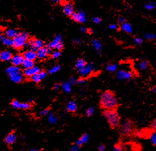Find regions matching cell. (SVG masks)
<instances>
[{"label": "cell", "mask_w": 156, "mask_h": 151, "mask_svg": "<svg viewBox=\"0 0 156 151\" xmlns=\"http://www.w3.org/2000/svg\"><path fill=\"white\" fill-rule=\"evenodd\" d=\"M63 12L66 16H70L71 14L74 12V7L73 5L69 1H64L62 3Z\"/></svg>", "instance_id": "cell-8"}, {"label": "cell", "mask_w": 156, "mask_h": 151, "mask_svg": "<svg viewBox=\"0 0 156 151\" xmlns=\"http://www.w3.org/2000/svg\"><path fill=\"white\" fill-rule=\"evenodd\" d=\"M103 114L112 128H117L120 126V116L116 109L105 110Z\"/></svg>", "instance_id": "cell-2"}, {"label": "cell", "mask_w": 156, "mask_h": 151, "mask_svg": "<svg viewBox=\"0 0 156 151\" xmlns=\"http://www.w3.org/2000/svg\"><path fill=\"white\" fill-rule=\"evenodd\" d=\"M145 37L147 39H154L155 35L153 33H146L145 35Z\"/></svg>", "instance_id": "cell-33"}, {"label": "cell", "mask_w": 156, "mask_h": 151, "mask_svg": "<svg viewBox=\"0 0 156 151\" xmlns=\"http://www.w3.org/2000/svg\"><path fill=\"white\" fill-rule=\"evenodd\" d=\"M133 129V122L130 120H127V121L124 122L120 127V132L124 135H130L132 133Z\"/></svg>", "instance_id": "cell-4"}, {"label": "cell", "mask_w": 156, "mask_h": 151, "mask_svg": "<svg viewBox=\"0 0 156 151\" xmlns=\"http://www.w3.org/2000/svg\"><path fill=\"white\" fill-rule=\"evenodd\" d=\"M100 106L105 110L116 109L118 106V102L114 92L110 90H106L101 93Z\"/></svg>", "instance_id": "cell-1"}, {"label": "cell", "mask_w": 156, "mask_h": 151, "mask_svg": "<svg viewBox=\"0 0 156 151\" xmlns=\"http://www.w3.org/2000/svg\"><path fill=\"white\" fill-rule=\"evenodd\" d=\"M108 28L111 29V30H116V29H117V25L114 24H112L108 26Z\"/></svg>", "instance_id": "cell-41"}, {"label": "cell", "mask_w": 156, "mask_h": 151, "mask_svg": "<svg viewBox=\"0 0 156 151\" xmlns=\"http://www.w3.org/2000/svg\"><path fill=\"white\" fill-rule=\"evenodd\" d=\"M151 91H152V92L153 91V92H155V86L152 88V89H151Z\"/></svg>", "instance_id": "cell-48"}, {"label": "cell", "mask_w": 156, "mask_h": 151, "mask_svg": "<svg viewBox=\"0 0 156 151\" xmlns=\"http://www.w3.org/2000/svg\"><path fill=\"white\" fill-rule=\"evenodd\" d=\"M80 30L81 31V32H82V33H85V32H86L87 29H86L84 27H81V28H80Z\"/></svg>", "instance_id": "cell-45"}, {"label": "cell", "mask_w": 156, "mask_h": 151, "mask_svg": "<svg viewBox=\"0 0 156 151\" xmlns=\"http://www.w3.org/2000/svg\"><path fill=\"white\" fill-rule=\"evenodd\" d=\"M86 32H88V33H89V34H92V33H93V30H92L91 28H89V29H88V30H87Z\"/></svg>", "instance_id": "cell-44"}, {"label": "cell", "mask_w": 156, "mask_h": 151, "mask_svg": "<svg viewBox=\"0 0 156 151\" xmlns=\"http://www.w3.org/2000/svg\"><path fill=\"white\" fill-rule=\"evenodd\" d=\"M134 43H136L137 45H141L143 43V39L139 37H134Z\"/></svg>", "instance_id": "cell-35"}, {"label": "cell", "mask_w": 156, "mask_h": 151, "mask_svg": "<svg viewBox=\"0 0 156 151\" xmlns=\"http://www.w3.org/2000/svg\"><path fill=\"white\" fill-rule=\"evenodd\" d=\"M12 57V54L8 50H3L0 52V60L7 62L10 60Z\"/></svg>", "instance_id": "cell-16"}, {"label": "cell", "mask_w": 156, "mask_h": 151, "mask_svg": "<svg viewBox=\"0 0 156 151\" xmlns=\"http://www.w3.org/2000/svg\"><path fill=\"white\" fill-rule=\"evenodd\" d=\"M152 126V128H153V129H154V130H155V128H156V122H155V120H153V121Z\"/></svg>", "instance_id": "cell-43"}, {"label": "cell", "mask_w": 156, "mask_h": 151, "mask_svg": "<svg viewBox=\"0 0 156 151\" xmlns=\"http://www.w3.org/2000/svg\"><path fill=\"white\" fill-rule=\"evenodd\" d=\"M59 86H60V85H58V84H57V85H56L55 86H54V87H55L54 88H56V89H58V88H59Z\"/></svg>", "instance_id": "cell-47"}, {"label": "cell", "mask_w": 156, "mask_h": 151, "mask_svg": "<svg viewBox=\"0 0 156 151\" xmlns=\"http://www.w3.org/2000/svg\"><path fill=\"white\" fill-rule=\"evenodd\" d=\"M86 65V62L84 60V59L82 58H80L78 59L77 61L76 62V64H75V68H76L78 70L81 71L85 68Z\"/></svg>", "instance_id": "cell-21"}, {"label": "cell", "mask_w": 156, "mask_h": 151, "mask_svg": "<svg viewBox=\"0 0 156 151\" xmlns=\"http://www.w3.org/2000/svg\"><path fill=\"white\" fill-rule=\"evenodd\" d=\"M67 111L70 112H75L77 110V105L75 101H71L67 104L66 107Z\"/></svg>", "instance_id": "cell-20"}, {"label": "cell", "mask_w": 156, "mask_h": 151, "mask_svg": "<svg viewBox=\"0 0 156 151\" xmlns=\"http://www.w3.org/2000/svg\"><path fill=\"white\" fill-rule=\"evenodd\" d=\"M73 21L77 22L79 23H84L86 22V14L83 11H78L73 12L70 16Z\"/></svg>", "instance_id": "cell-5"}, {"label": "cell", "mask_w": 156, "mask_h": 151, "mask_svg": "<svg viewBox=\"0 0 156 151\" xmlns=\"http://www.w3.org/2000/svg\"><path fill=\"white\" fill-rule=\"evenodd\" d=\"M148 62L147 61L141 62L139 65V68H140L141 69H143V70H144V69H146V68H148Z\"/></svg>", "instance_id": "cell-27"}, {"label": "cell", "mask_w": 156, "mask_h": 151, "mask_svg": "<svg viewBox=\"0 0 156 151\" xmlns=\"http://www.w3.org/2000/svg\"><path fill=\"white\" fill-rule=\"evenodd\" d=\"M61 42V37L60 35H57L54 38L52 41L50 42L48 44V47H49L51 49H56V47H57V45Z\"/></svg>", "instance_id": "cell-18"}, {"label": "cell", "mask_w": 156, "mask_h": 151, "mask_svg": "<svg viewBox=\"0 0 156 151\" xmlns=\"http://www.w3.org/2000/svg\"><path fill=\"white\" fill-rule=\"evenodd\" d=\"M61 0H52L54 3H58V2H60Z\"/></svg>", "instance_id": "cell-46"}, {"label": "cell", "mask_w": 156, "mask_h": 151, "mask_svg": "<svg viewBox=\"0 0 156 151\" xmlns=\"http://www.w3.org/2000/svg\"><path fill=\"white\" fill-rule=\"evenodd\" d=\"M105 147L104 145H101L100 146H99V147H98V149L99 150H100V151H103L105 150Z\"/></svg>", "instance_id": "cell-42"}, {"label": "cell", "mask_w": 156, "mask_h": 151, "mask_svg": "<svg viewBox=\"0 0 156 151\" xmlns=\"http://www.w3.org/2000/svg\"><path fill=\"white\" fill-rule=\"evenodd\" d=\"M22 66H23V68L24 69L26 68H32L34 66V62L32 60H27V59H24L22 64Z\"/></svg>", "instance_id": "cell-23"}, {"label": "cell", "mask_w": 156, "mask_h": 151, "mask_svg": "<svg viewBox=\"0 0 156 151\" xmlns=\"http://www.w3.org/2000/svg\"><path fill=\"white\" fill-rule=\"evenodd\" d=\"M9 77H10L11 80L15 83H20L22 81L23 75L22 74L20 73V71L15 72L11 74H9Z\"/></svg>", "instance_id": "cell-12"}, {"label": "cell", "mask_w": 156, "mask_h": 151, "mask_svg": "<svg viewBox=\"0 0 156 151\" xmlns=\"http://www.w3.org/2000/svg\"><path fill=\"white\" fill-rule=\"evenodd\" d=\"M118 76L119 77L120 79H129L130 77H131V75L128 72H125V71H119L118 73Z\"/></svg>", "instance_id": "cell-25"}, {"label": "cell", "mask_w": 156, "mask_h": 151, "mask_svg": "<svg viewBox=\"0 0 156 151\" xmlns=\"http://www.w3.org/2000/svg\"><path fill=\"white\" fill-rule=\"evenodd\" d=\"M2 35V32H1V30H0V36H1Z\"/></svg>", "instance_id": "cell-49"}, {"label": "cell", "mask_w": 156, "mask_h": 151, "mask_svg": "<svg viewBox=\"0 0 156 151\" xmlns=\"http://www.w3.org/2000/svg\"><path fill=\"white\" fill-rule=\"evenodd\" d=\"M93 112H94V109H93V108H89V109H88L86 110V115L88 116H91L92 114H93Z\"/></svg>", "instance_id": "cell-32"}, {"label": "cell", "mask_w": 156, "mask_h": 151, "mask_svg": "<svg viewBox=\"0 0 156 151\" xmlns=\"http://www.w3.org/2000/svg\"><path fill=\"white\" fill-rule=\"evenodd\" d=\"M46 52H47V55H50L52 54V49H51V48H50L49 47H46Z\"/></svg>", "instance_id": "cell-39"}, {"label": "cell", "mask_w": 156, "mask_h": 151, "mask_svg": "<svg viewBox=\"0 0 156 151\" xmlns=\"http://www.w3.org/2000/svg\"><path fill=\"white\" fill-rule=\"evenodd\" d=\"M28 37L29 35L26 32L18 33V34L13 39V47L16 49H19L24 47L26 44Z\"/></svg>", "instance_id": "cell-3"}, {"label": "cell", "mask_w": 156, "mask_h": 151, "mask_svg": "<svg viewBox=\"0 0 156 151\" xmlns=\"http://www.w3.org/2000/svg\"><path fill=\"white\" fill-rule=\"evenodd\" d=\"M11 106L15 109H29L31 105L30 103H25V102H20L19 101L14 100L11 103Z\"/></svg>", "instance_id": "cell-7"}, {"label": "cell", "mask_w": 156, "mask_h": 151, "mask_svg": "<svg viewBox=\"0 0 156 151\" xmlns=\"http://www.w3.org/2000/svg\"><path fill=\"white\" fill-rule=\"evenodd\" d=\"M0 40L1 41L2 43L5 46L13 47V39L6 37L5 35H1L0 36Z\"/></svg>", "instance_id": "cell-17"}, {"label": "cell", "mask_w": 156, "mask_h": 151, "mask_svg": "<svg viewBox=\"0 0 156 151\" xmlns=\"http://www.w3.org/2000/svg\"><path fill=\"white\" fill-rule=\"evenodd\" d=\"M16 138L17 137H16V135L15 133L11 132L9 133L8 135L5 137V143L7 144L11 145L16 142Z\"/></svg>", "instance_id": "cell-14"}, {"label": "cell", "mask_w": 156, "mask_h": 151, "mask_svg": "<svg viewBox=\"0 0 156 151\" xmlns=\"http://www.w3.org/2000/svg\"><path fill=\"white\" fill-rule=\"evenodd\" d=\"M92 22L94 24H99L101 22V19L100 17H98V16H95V17H93L92 18Z\"/></svg>", "instance_id": "cell-31"}, {"label": "cell", "mask_w": 156, "mask_h": 151, "mask_svg": "<svg viewBox=\"0 0 156 151\" xmlns=\"http://www.w3.org/2000/svg\"><path fill=\"white\" fill-rule=\"evenodd\" d=\"M121 28L124 32L127 33H130L133 32V27H132V26L129 23L126 22H125L124 23L122 24Z\"/></svg>", "instance_id": "cell-22"}, {"label": "cell", "mask_w": 156, "mask_h": 151, "mask_svg": "<svg viewBox=\"0 0 156 151\" xmlns=\"http://www.w3.org/2000/svg\"><path fill=\"white\" fill-rule=\"evenodd\" d=\"M24 60V58L23 55L17 54L14 55V56H12L11 58V61L12 64H13V66H20V65H22Z\"/></svg>", "instance_id": "cell-10"}, {"label": "cell", "mask_w": 156, "mask_h": 151, "mask_svg": "<svg viewBox=\"0 0 156 151\" xmlns=\"http://www.w3.org/2000/svg\"><path fill=\"white\" fill-rule=\"evenodd\" d=\"M118 22L120 24H122L123 23H124L125 22H126V19H125L124 17H123V16H120V17H118Z\"/></svg>", "instance_id": "cell-36"}, {"label": "cell", "mask_w": 156, "mask_h": 151, "mask_svg": "<svg viewBox=\"0 0 156 151\" xmlns=\"http://www.w3.org/2000/svg\"><path fill=\"white\" fill-rule=\"evenodd\" d=\"M114 149H115V150H123L122 145H119V144H118V145H115Z\"/></svg>", "instance_id": "cell-37"}, {"label": "cell", "mask_w": 156, "mask_h": 151, "mask_svg": "<svg viewBox=\"0 0 156 151\" xmlns=\"http://www.w3.org/2000/svg\"><path fill=\"white\" fill-rule=\"evenodd\" d=\"M93 46L95 48H96L97 49H99L101 48V44L100 43H99L98 40L96 39H94L93 41Z\"/></svg>", "instance_id": "cell-30"}, {"label": "cell", "mask_w": 156, "mask_h": 151, "mask_svg": "<svg viewBox=\"0 0 156 151\" xmlns=\"http://www.w3.org/2000/svg\"><path fill=\"white\" fill-rule=\"evenodd\" d=\"M35 52H36L37 58H38L39 59H44L48 56V55H47L46 47H42L41 48H39V49H37Z\"/></svg>", "instance_id": "cell-15"}, {"label": "cell", "mask_w": 156, "mask_h": 151, "mask_svg": "<svg viewBox=\"0 0 156 151\" xmlns=\"http://www.w3.org/2000/svg\"><path fill=\"white\" fill-rule=\"evenodd\" d=\"M46 75V73L45 71H40L39 72H38V73H35V75L30 77V79L33 82L38 83L39 82H41L42 79L45 77Z\"/></svg>", "instance_id": "cell-11"}, {"label": "cell", "mask_w": 156, "mask_h": 151, "mask_svg": "<svg viewBox=\"0 0 156 151\" xmlns=\"http://www.w3.org/2000/svg\"><path fill=\"white\" fill-rule=\"evenodd\" d=\"M61 55V51L59 50H56L55 51H54L52 52V54H50L51 57L52 58H58V57H60Z\"/></svg>", "instance_id": "cell-28"}, {"label": "cell", "mask_w": 156, "mask_h": 151, "mask_svg": "<svg viewBox=\"0 0 156 151\" xmlns=\"http://www.w3.org/2000/svg\"><path fill=\"white\" fill-rule=\"evenodd\" d=\"M155 6L154 2L152 1H150V2H147L145 4V8L148 9V10H152L153 8H154Z\"/></svg>", "instance_id": "cell-26"}, {"label": "cell", "mask_w": 156, "mask_h": 151, "mask_svg": "<svg viewBox=\"0 0 156 151\" xmlns=\"http://www.w3.org/2000/svg\"><path fill=\"white\" fill-rule=\"evenodd\" d=\"M150 139H151V141H152L153 145L155 146L156 143V135L155 132L152 133V135H151L150 136Z\"/></svg>", "instance_id": "cell-29"}, {"label": "cell", "mask_w": 156, "mask_h": 151, "mask_svg": "<svg viewBox=\"0 0 156 151\" xmlns=\"http://www.w3.org/2000/svg\"><path fill=\"white\" fill-rule=\"evenodd\" d=\"M23 56H24V59H27V60H30L34 61L37 58L36 52H35V50H29L24 53Z\"/></svg>", "instance_id": "cell-13"}, {"label": "cell", "mask_w": 156, "mask_h": 151, "mask_svg": "<svg viewBox=\"0 0 156 151\" xmlns=\"http://www.w3.org/2000/svg\"><path fill=\"white\" fill-rule=\"evenodd\" d=\"M41 70H40L38 67L34 66L32 68L24 69V70L23 71V75L26 77H30L35 75V73H38Z\"/></svg>", "instance_id": "cell-9"}, {"label": "cell", "mask_w": 156, "mask_h": 151, "mask_svg": "<svg viewBox=\"0 0 156 151\" xmlns=\"http://www.w3.org/2000/svg\"><path fill=\"white\" fill-rule=\"evenodd\" d=\"M143 134H144L143 131H142L141 130H139V131H137L136 132H135V135L138 137H143Z\"/></svg>", "instance_id": "cell-40"}, {"label": "cell", "mask_w": 156, "mask_h": 151, "mask_svg": "<svg viewBox=\"0 0 156 151\" xmlns=\"http://www.w3.org/2000/svg\"><path fill=\"white\" fill-rule=\"evenodd\" d=\"M60 69V66H54V68H52L49 71V73H55V72L58 71V70H59Z\"/></svg>", "instance_id": "cell-34"}, {"label": "cell", "mask_w": 156, "mask_h": 151, "mask_svg": "<svg viewBox=\"0 0 156 151\" xmlns=\"http://www.w3.org/2000/svg\"><path fill=\"white\" fill-rule=\"evenodd\" d=\"M88 139V136L87 134H84V135H82L79 140L76 142V145L77 146H81L84 143H86Z\"/></svg>", "instance_id": "cell-24"}, {"label": "cell", "mask_w": 156, "mask_h": 151, "mask_svg": "<svg viewBox=\"0 0 156 151\" xmlns=\"http://www.w3.org/2000/svg\"><path fill=\"white\" fill-rule=\"evenodd\" d=\"M49 111L50 109H44L41 112V115H42V116H45V115H46L49 112Z\"/></svg>", "instance_id": "cell-38"}, {"label": "cell", "mask_w": 156, "mask_h": 151, "mask_svg": "<svg viewBox=\"0 0 156 151\" xmlns=\"http://www.w3.org/2000/svg\"><path fill=\"white\" fill-rule=\"evenodd\" d=\"M18 34V31L16 30H15V29H7V30H6L5 32V35L7 37L11 38V39H13V38L16 37Z\"/></svg>", "instance_id": "cell-19"}, {"label": "cell", "mask_w": 156, "mask_h": 151, "mask_svg": "<svg viewBox=\"0 0 156 151\" xmlns=\"http://www.w3.org/2000/svg\"><path fill=\"white\" fill-rule=\"evenodd\" d=\"M28 45L29 46L30 50L36 51L37 49H38L42 47H44V42L41 39H31L28 41Z\"/></svg>", "instance_id": "cell-6"}]
</instances>
